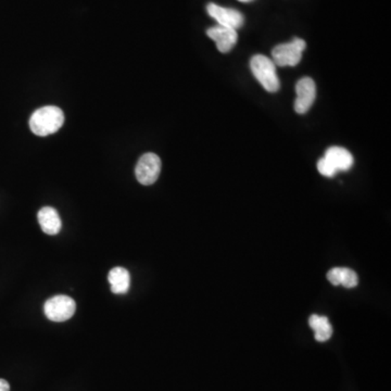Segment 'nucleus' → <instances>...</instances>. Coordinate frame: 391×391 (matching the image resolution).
Returning <instances> with one entry per match:
<instances>
[{"instance_id": "14", "label": "nucleus", "mask_w": 391, "mask_h": 391, "mask_svg": "<svg viewBox=\"0 0 391 391\" xmlns=\"http://www.w3.org/2000/svg\"><path fill=\"white\" fill-rule=\"evenodd\" d=\"M318 170L323 176H326V178H333L337 173L336 168L333 166V164H331L328 160L325 159V158L318 160Z\"/></svg>"}, {"instance_id": "6", "label": "nucleus", "mask_w": 391, "mask_h": 391, "mask_svg": "<svg viewBox=\"0 0 391 391\" xmlns=\"http://www.w3.org/2000/svg\"><path fill=\"white\" fill-rule=\"evenodd\" d=\"M207 11L218 22V26H225L237 31L244 24V16L238 10L222 7L217 4H209Z\"/></svg>"}, {"instance_id": "12", "label": "nucleus", "mask_w": 391, "mask_h": 391, "mask_svg": "<svg viewBox=\"0 0 391 391\" xmlns=\"http://www.w3.org/2000/svg\"><path fill=\"white\" fill-rule=\"evenodd\" d=\"M311 328L314 331V337L316 341L325 343L331 338L333 335V327L331 323L328 322V318L325 316H316L313 314L309 320Z\"/></svg>"}, {"instance_id": "13", "label": "nucleus", "mask_w": 391, "mask_h": 391, "mask_svg": "<svg viewBox=\"0 0 391 391\" xmlns=\"http://www.w3.org/2000/svg\"><path fill=\"white\" fill-rule=\"evenodd\" d=\"M358 283H359V279H358L357 273L352 269L343 267L341 285L346 288H353L358 285Z\"/></svg>"}, {"instance_id": "15", "label": "nucleus", "mask_w": 391, "mask_h": 391, "mask_svg": "<svg viewBox=\"0 0 391 391\" xmlns=\"http://www.w3.org/2000/svg\"><path fill=\"white\" fill-rule=\"evenodd\" d=\"M341 271L343 267H335L331 269L327 274V279L334 286H339L341 283Z\"/></svg>"}, {"instance_id": "16", "label": "nucleus", "mask_w": 391, "mask_h": 391, "mask_svg": "<svg viewBox=\"0 0 391 391\" xmlns=\"http://www.w3.org/2000/svg\"><path fill=\"white\" fill-rule=\"evenodd\" d=\"M0 391H10L9 382L1 378H0Z\"/></svg>"}, {"instance_id": "3", "label": "nucleus", "mask_w": 391, "mask_h": 391, "mask_svg": "<svg viewBox=\"0 0 391 391\" xmlns=\"http://www.w3.org/2000/svg\"><path fill=\"white\" fill-rule=\"evenodd\" d=\"M306 44L304 39L295 38L286 44L277 45L272 51L273 63L279 67H296L301 61Z\"/></svg>"}, {"instance_id": "5", "label": "nucleus", "mask_w": 391, "mask_h": 391, "mask_svg": "<svg viewBox=\"0 0 391 391\" xmlns=\"http://www.w3.org/2000/svg\"><path fill=\"white\" fill-rule=\"evenodd\" d=\"M161 172V160L156 154H143L139 158L135 168L136 178L141 185L149 186L159 178Z\"/></svg>"}, {"instance_id": "8", "label": "nucleus", "mask_w": 391, "mask_h": 391, "mask_svg": "<svg viewBox=\"0 0 391 391\" xmlns=\"http://www.w3.org/2000/svg\"><path fill=\"white\" fill-rule=\"evenodd\" d=\"M208 36L215 42L220 53H226L234 48L238 41L237 31L217 26L207 31Z\"/></svg>"}, {"instance_id": "10", "label": "nucleus", "mask_w": 391, "mask_h": 391, "mask_svg": "<svg viewBox=\"0 0 391 391\" xmlns=\"http://www.w3.org/2000/svg\"><path fill=\"white\" fill-rule=\"evenodd\" d=\"M324 158L333 164L337 172L350 170L353 166V156L345 148H328L325 152Z\"/></svg>"}, {"instance_id": "1", "label": "nucleus", "mask_w": 391, "mask_h": 391, "mask_svg": "<svg viewBox=\"0 0 391 391\" xmlns=\"http://www.w3.org/2000/svg\"><path fill=\"white\" fill-rule=\"evenodd\" d=\"M65 114L60 108L55 106L43 107L33 113L30 119L31 131L35 135L45 137L55 133L63 127Z\"/></svg>"}, {"instance_id": "11", "label": "nucleus", "mask_w": 391, "mask_h": 391, "mask_svg": "<svg viewBox=\"0 0 391 391\" xmlns=\"http://www.w3.org/2000/svg\"><path fill=\"white\" fill-rule=\"evenodd\" d=\"M108 281L113 294L124 295L131 286V275L124 267H114L109 272Z\"/></svg>"}, {"instance_id": "17", "label": "nucleus", "mask_w": 391, "mask_h": 391, "mask_svg": "<svg viewBox=\"0 0 391 391\" xmlns=\"http://www.w3.org/2000/svg\"><path fill=\"white\" fill-rule=\"evenodd\" d=\"M238 1H242V3H250L252 0H238Z\"/></svg>"}, {"instance_id": "4", "label": "nucleus", "mask_w": 391, "mask_h": 391, "mask_svg": "<svg viewBox=\"0 0 391 391\" xmlns=\"http://www.w3.org/2000/svg\"><path fill=\"white\" fill-rule=\"evenodd\" d=\"M75 301L69 296L59 295L45 302V316L53 322H65L75 313Z\"/></svg>"}, {"instance_id": "9", "label": "nucleus", "mask_w": 391, "mask_h": 391, "mask_svg": "<svg viewBox=\"0 0 391 391\" xmlns=\"http://www.w3.org/2000/svg\"><path fill=\"white\" fill-rule=\"evenodd\" d=\"M37 218H38L39 224L45 234L57 235L63 227V222L59 217V213L53 208H42L39 210Z\"/></svg>"}, {"instance_id": "7", "label": "nucleus", "mask_w": 391, "mask_h": 391, "mask_svg": "<svg viewBox=\"0 0 391 391\" xmlns=\"http://www.w3.org/2000/svg\"><path fill=\"white\" fill-rule=\"evenodd\" d=\"M295 110L299 114H304L310 110L316 102V86L311 77H302L296 85Z\"/></svg>"}, {"instance_id": "2", "label": "nucleus", "mask_w": 391, "mask_h": 391, "mask_svg": "<svg viewBox=\"0 0 391 391\" xmlns=\"http://www.w3.org/2000/svg\"><path fill=\"white\" fill-rule=\"evenodd\" d=\"M250 69L259 83L267 92H277L281 87L277 65L269 58L263 55H257L251 58Z\"/></svg>"}]
</instances>
